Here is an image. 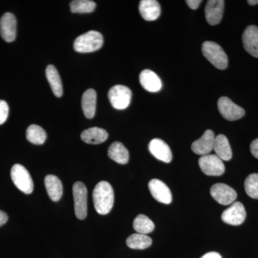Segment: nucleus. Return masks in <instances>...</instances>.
Returning a JSON list of instances; mask_svg holds the SVG:
<instances>
[{
	"mask_svg": "<svg viewBox=\"0 0 258 258\" xmlns=\"http://www.w3.org/2000/svg\"><path fill=\"white\" fill-rule=\"evenodd\" d=\"M93 200L98 214L106 215L109 213L114 203V191L111 185L106 181L98 183L93 190Z\"/></svg>",
	"mask_w": 258,
	"mask_h": 258,
	"instance_id": "obj_1",
	"label": "nucleus"
},
{
	"mask_svg": "<svg viewBox=\"0 0 258 258\" xmlns=\"http://www.w3.org/2000/svg\"><path fill=\"white\" fill-rule=\"evenodd\" d=\"M103 45V35L99 32L91 30L80 35L74 41V50L81 53L95 52Z\"/></svg>",
	"mask_w": 258,
	"mask_h": 258,
	"instance_id": "obj_2",
	"label": "nucleus"
},
{
	"mask_svg": "<svg viewBox=\"0 0 258 258\" xmlns=\"http://www.w3.org/2000/svg\"><path fill=\"white\" fill-rule=\"evenodd\" d=\"M203 55L215 68L220 70H225L228 66V57L227 54L220 45L215 42H204L202 46Z\"/></svg>",
	"mask_w": 258,
	"mask_h": 258,
	"instance_id": "obj_3",
	"label": "nucleus"
},
{
	"mask_svg": "<svg viewBox=\"0 0 258 258\" xmlns=\"http://www.w3.org/2000/svg\"><path fill=\"white\" fill-rule=\"evenodd\" d=\"M11 178L15 186L23 193L30 195L33 191V181L25 166L15 164L11 169Z\"/></svg>",
	"mask_w": 258,
	"mask_h": 258,
	"instance_id": "obj_4",
	"label": "nucleus"
},
{
	"mask_svg": "<svg viewBox=\"0 0 258 258\" xmlns=\"http://www.w3.org/2000/svg\"><path fill=\"white\" fill-rule=\"evenodd\" d=\"M74 198V208L76 216L79 220H84L87 217V188L81 181H77L73 186Z\"/></svg>",
	"mask_w": 258,
	"mask_h": 258,
	"instance_id": "obj_5",
	"label": "nucleus"
},
{
	"mask_svg": "<svg viewBox=\"0 0 258 258\" xmlns=\"http://www.w3.org/2000/svg\"><path fill=\"white\" fill-rule=\"evenodd\" d=\"M108 96L113 108L115 109L123 110L130 104L132 93L126 86L116 85L109 90Z\"/></svg>",
	"mask_w": 258,
	"mask_h": 258,
	"instance_id": "obj_6",
	"label": "nucleus"
},
{
	"mask_svg": "<svg viewBox=\"0 0 258 258\" xmlns=\"http://www.w3.org/2000/svg\"><path fill=\"white\" fill-rule=\"evenodd\" d=\"M199 165L203 173L208 176H221L225 171L223 161L216 154L202 156L199 159Z\"/></svg>",
	"mask_w": 258,
	"mask_h": 258,
	"instance_id": "obj_7",
	"label": "nucleus"
},
{
	"mask_svg": "<svg viewBox=\"0 0 258 258\" xmlns=\"http://www.w3.org/2000/svg\"><path fill=\"white\" fill-rule=\"evenodd\" d=\"M217 106L222 117L230 121L240 119L245 114V111L242 107L235 104L227 97H221L217 102Z\"/></svg>",
	"mask_w": 258,
	"mask_h": 258,
	"instance_id": "obj_8",
	"label": "nucleus"
},
{
	"mask_svg": "<svg viewBox=\"0 0 258 258\" xmlns=\"http://www.w3.org/2000/svg\"><path fill=\"white\" fill-rule=\"evenodd\" d=\"M210 194L217 203L222 205H232L237 197L235 189L223 183L214 184L210 189Z\"/></svg>",
	"mask_w": 258,
	"mask_h": 258,
	"instance_id": "obj_9",
	"label": "nucleus"
},
{
	"mask_svg": "<svg viewBox=\"0 0 258 258\" xmlns=\"http://www.w3.org/2000/svg\"><path fill=\"white\" fill-rule=\"evenodd\" d=\"M245 218V209L240 202L232 203L230 208L225 210L222 215V221L230 225H240L243 223Z\"/></svg>",
	"mask_w": 258,
	"mask_h": 258,
	"instance_id": "obj_10",
	"label": "nucleus"
},
{
	"mask_svg": "<svg viewBox=\"0 0 258 258\" xmlns=\"http://www.w3.org/2000/svg\"><path fill=\"white\" fill-rule=\"evenodd\" d=\"M17 20L10 13H5L0 19V35L5 41L12 42L16 38Z\"/></svg>",
	"mask_w": 258,
	"mask_h": 258,
	"instance_id": "obj_11",
	"label": "nucleus"
},
{
	"mask_svg": "<svg viewBox=\"0 0 258 258\" xmlns=\"http://www.w3.org/2000/svg\"><path fill=\"white\" fill-rule=\"evenodd\" d=\"M149 189L153 198L159 203L169 205L172 201L171 190L161 180L153 179L149 182Z\"/></svg>",
	"mask_w": 258,
	"mask_h": 258,
	"instance_id": "obj_12",
	"label": "nucleus"
},
{
	"mask_svg": "<svg viewBox=\"0 0 258 258\" xmlns=\"http://www.w3.org/2000/svg\"><path fill=\"white\" fill-rule=\"evenodd\" d=\"M225 1L223 0H209L205 7V18L211 25H218L223 16Z\"/></svg>",
	"mask_w": 258,
	"mask_h": 258,
	"instance_id": "obj_13",
	"label": "nucleus"
},
{
	"mask_svg": "<svg viewBox=\"0 0 258 258\" xmlns=\"http://www.w3.org/2000/svg\"><path fill=\"white\" fill-rule=\"evenodd\" d=\"M215 139V133L212 130H207L201 138L193 142L191 150L198 155H208L213 150Z\"/></svg>",
	"mask_w": 258,
	"mask_h": 258,
	"instance_id": "obj_14",
	"label": "nucleus"
},
{
	"mask_svg": "<svg viewBox=\"0 0 258 258\" xmlns=\"http://www.w3.org/2000/svg\"><path fill=\"white\" fill-rule=\"evenodd\" d=\"M149 149L154 157L163 162L170 163L172 160L170 147L160 139H152L149 144Z\"/></svg>",
	"mask_w": 258,
	"mask_h": 258,
	"instance_id": "obj_15",
	"label": "nucleus"
},
{
	"mask_svg": "<svg viewBox=\"0 0 258 258\" xmlns=\"http://www.w3.org/2000/svg\"><path fill=\"white\" fill-rule=\"evenodd\" d=\"M242 42L245 50L253 57H258V28L249 25L244 30Z\"/></svg>",
	"mask_w": 258,
	"mask_h": 258,
	"instance_id": "obj_16",
	"label": "nucleus"
},
{
	"mask_svg": "<svg viewBox=\"0 0 258 258\" xmlns=\"http://www.w3.org/2000/svg\"><path fill=\"white\" fill-rule=\"evenodd\" d=\"M139 8L142 18L147 21H154L160 16L161 6L157 0H142Z\"/></svg>",
	"mask_w": 258,
	"mask_h": 258,
	"instance_id": "obj_17",
	"label": "nucleus"
},
{
	"mask_svg": "<svg viewBox=\"0 0 258 258\" xmlns=\"http://www.w3.org/2000/svg\"><path fill=\"white\" fill-rule=\"evenodd\" d=\"M139 81L142 87L149 92H158L162 87L160 78L150 70H144L142 71L139 76Z\"/></svg>",
	"mask_w": 258,
	"mask_h": 258,
	"instance_id": "obj_18",
	"label": "nucleus"
},
{
	"mask_svg": "<svg viewBox=\"0 0 258 258\" xmlns=\"http://www.w3.org/2000/svg\"><path fill=\"white\" fill-rule=\"evenodd\" d=\"M108 134L104 129L93 127L83 131L81 138L85 143L89 144H99L106 142Z\"/></svg>",
	"mask_w": 258,
	"mask_h": 258,
	"instance_id": "obj_19",
	"label": "nucleus"
},
{
	"mask_svg": "<svg viewBox=\"0 0 258 258\" xmlns=\"http://www.w3.org/2000/svg\"><path fill=\"white\" fill-rule=\"evenodd\" d=\"M213 150L215 154L222 161H230L232 157V149H231L228 139L223 134L215 137Z\"/></svg>",
	"mask_w": 258,
	"mask_h": 258,
	"instance_id": "obj_20",
	"label": "nucleus"
},
{
	"mask_svg": "<svg viewBox=\"0 0 258 258\" xmlns=\"http://www.w3.org/2000/svg\"><path fill=\"white\" fill-rule=\"evenodd\" d=\"M45 185L49 198L53 202H57L62 196V184L60 179L55 175L49 174L45 178Z\"/></svg>",
	"mask_w": 258,
	"mask_h": 258,
	"instance_id": "obj_21",
	"label": "nucleus"
},
{
	"mask_svg": "<svg viewBox=\"0 0 258 258\" xmlns=\"http://www.w3.org/2000/svg\"><path fill=\"white\" fill-rule=\"evenodd\" d=\"M97 94L96 91L92 88L85 91L82 97V108L85 116L88 118H93L96 114Z\"/></svg>",
	"mask_w": 258,
	"mask_h": 258,
	"instance_id": "obj_22",
	"label": "nucleus"
},
{
	"mask_svg": "<svg viewBox=\"0 0 258 258\" xmlns=\"http://www.w3.org/2000/svg\"><path fill=\"white\" fill-rule=\"evenodd\" d=\"M108 155L112 160L120 164L128 163L129 153L128 149L120 142H115L108 148Z\"/></svg>",
	"mask_w": 258,
	"mask_h": 258,
	"instance_id": "obj_23",
	"label": "nucleus"
},
{
	"mask_svg": "<svg viewBox=\"0 0 258 258\" xmlns=\"http://www.w3.org/2000/svg\"><path fill=\"white\" fill-rule=\"evenodd\" d=\"M47 81L50 84L51 89L56 97H61L63 93L62 90V81H61L60 75L57 72L55 66L49 64L45 71Z\"/></svg>",
	"mask_w": 258,
	"mask_h": 258,
	"instance_id": "obj_24",
	"label": "nucleus"
},
{
	"mask_svg": "<svg viewBox=\"0 0 258 258\" xmlns=\"http://www.w3.org/2000/svg\"><path fill=\"white\" fill-rule=\"evenodd\" d=\"M152 244V238L143 234H133L129 236L126 240V244L128 247L134 249H147L150 247Z\"/></svg>",
	"mask_w": 258,
	"mask_h": 258,
	"instance_id": "obj_25",
	"label": "nucleus"
},
{
	"mask_svg": "<svg viewBox=\"0 0 258 258\" xmlns=\"http://www.w3.org/2000/svg\"><path fill=\"white\" fill-rule=\"evenodd\" d=\"M26 137L30 143L42 145L46 140L47 134L40 125L32 124L27 129Z\"/></svg>",
	"mask_w": 258,
	"mask_h": 258,
	"instance_id": "obj_26",
	"label": "nucleus"
},
{
	"mask_svg": "<svg viewBox=\"0 0 258 258\" xmlns=\"http://www.w3.org/2000/svg\"><path fill=\"white\" fill-rule=\"evenodd\" d=\"M134 230L139 234L147 235L155 228L154 222L144 215H139L136 217L133 223Z\"/></svg>",
	"mask_w": 258,
	"mask_h": 258,
	"instance_id": "obj_27",
	"label": "nucleus"
},
{
	"mask_svg": "<svg viewBox=\"0 0 258 258\" xmlns=\"http://www.w3.org/2000/svg\"><path fill=\"white\" fill-rule=\"evenodd\" d=\"M96 7V3L91 0H74L70 3L71 12L74 13H91Z\"/></svg>",
	"mask_w": 258,
	"mask_h": 258,
	"instance_id": "obj_28",
	"label": "nucleus"
},
{
	"mask_svg": "<svg viewBox=\"0 0 258 258\" xmlns=\"http://www.w3.org/2000/svg\"><path fill=\"white\" fill-rule=\"evenodd\" d=\"M246 193L252 199H258V174H252L244 181Z\"/></svg>",
	"mask_w": 258,
	"mask_h": 258,
	"instance_id": "obj_29",
	"label": "nucleus"
},
{
	"mask_svg": "<svg viewBox=\"0 0 258 258\" xmlns=\"http://www.w3.org/2000/svg\"><path fill=\"white\" fill-rule=\"evenodd\" d=\"M9 106L8 103L3 100H0V125L3 124L8 118Z\"/></svg>",
	"mask_w": 258,
	"mask_h": 258,
	"instance_id": "obj_30",
	"label": "nucleus"
},
{
	"mask_svg": "<svg viewBox=\"0 0 258 258\" xmlns=\"http://www.w3.org/2000/svg\"><path fill=\"white\" fill-rule=\"evenodd\" d=\"M250 152L256 159H258V139L252 141L250 144Z\"/></svg>",
	"mask_w": 258,
	"mask_h": 258,
	"instance_id": "obj_31",
	"label": "nucleus"
},
{
	"mask_svg": "<svg viewBox=\"0 0 258 258\" xmlns=\"http://www.w3.org/2000/svg\"><path fill=\"white\" fill-rule=\"evenodd\" d=\"M186 3L191 9L197 10L200 6V3H202V1L200 0H187Z\"/></svg>",
	"mask_w": 258,
	"mask_h": 258,
	"instance_id": "obj_32",
	"label": "nucleus"
},
{
	"mask_svg": "<svg viewBox=\"0 0 258 258\" xmlns=\"http://www.w3.org/2000/svg\"><path fill=\"white\" fill-rule=\"evenodd\" d=\"M8 220V215L5 212L0 210V227L4 225Z\"/></svg>",
	"mask_w": 258,
	"mask_h": 258,
	"instance_id": "obj_33",
	"label": "nucleus"
},
{
	"mask_svg": "<svg viewBox=\"0 0 258 258\" xmlns=\"http://www.w3.org/2000/svg\"><path fill=\"white\" fill-rule=\"evenodd\" d=\"M201 258H222V256L218 252H210L208 253L204 254Z\"/></svg>",
	"mask_w": 258,
	"mask_h": 258,
	"instance_id": "obj_34",
	"label": "nucleus"
},
{
	"mask_svg": "<svg viewBox=\"0 0 258 258\" xmlns=\"http://www.w3.org/2000/svg\"><path fill=\"white\" fill-rule=\"evenodd\" d=\"M247 3L250 5H255L258 4V0H248Z\"/></svg>",
	"mask_w": 258,
	"mask_h": 258,
	"instance_id": "obj_35",
	"label": "nucleus"
}]
</instances>
